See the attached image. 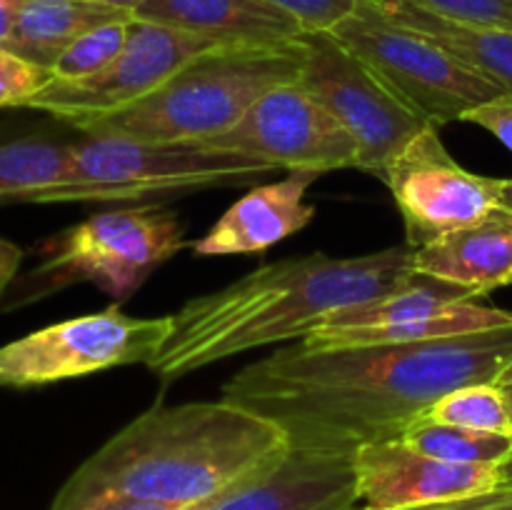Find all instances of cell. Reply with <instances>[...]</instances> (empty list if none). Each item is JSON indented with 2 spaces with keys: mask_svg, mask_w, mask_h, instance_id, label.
Wrapping results in <instances>:
<instances>
[{
  "mask_svg": "<svg viewBox=\"0 0 512 510\" xmlns=\"http://www.w3.org/2000/svg\"><path fill=\"white\" fill-rule=\"evenodd\" d=\"M405 225L413 250L458 230L485 223L498 205L495 180L465 170L445 148L438 125H425L383 180Z\"/></svg>",
  "mask_w": 512,
  "mask_h": 510,
  "instance_id": "cell-11",
  "label": "cell"
},
{
  "mask_svg": "<svg viewBox=\"0 0 512 510\" xmlns=\"http://www.w3.org/2000/svg\"><path fill=\"white\" fill-rule=\"evenodd\" d=\"M495 180V195H498V205L503 210L512 213V178H493Z\"/></svg>",
  "mask_w": 512,
  "mask_h": 510,
  "instance_id": "cell-32",
  "label": "cell"
},
{
  "mask_svg": "<svg viewBox=\"0 0 512 510\" xmlns=\"http://www.w3.org/2000/svg\"><path fill=\"white\" fill-rule=\"evenodd\" d=\"M273 165L205 143H153L83 135L70 143L68 170L35 203H150L210 188H238L273 175Z\"/></svg>",
  "mask_w": 512,
  "mask_h": 510,
  "instance_id": "cell-5",
  "label": "cell"
},
{
  "mask_svg": "<svg viewBox=\"0 0 512 510\" xmlns=\"http://www.w3.org/2000/svg\"><path fill=\"white\" fill-rule=\"evenodd\" d=\"M290 453L278 423L233 400L143 410L68 478L165 505L203 508L268 473Z\"/></svg>",
  "mask_w": 512,
  "mask_h": 510,
  "instance_id": "cell-3",
  "label": "cell"
},
{
  "mask_svg": "<svg viewBox=\"0 0 512 510\" xmlns=\"http://www.w3.org/2000/svg\"><path fill=\"white\" fill-rule=\"evenodd\" d=\"M218 45L200 35L133 15L128 40L108 68L75 83L50 78V83L25 108L45 110L78 130L88 120L138 103L185 63Z\"/></svg>",
  "mask_w": 512,
  "mask_h": 510,
  "instance_id": "cell-12",
  "label": "cell"
},
{
  "mask_svg": "<svg viewBox=\"0 0 512 510\" xmlns=\"http://www.w3.org/2000/svg\"><path fill=\"white\" fill-rule=\"evenodd\" d=\"M173 333V315L135 318L118 305L33 330L0 345V388H33L120 365H148Z\"/></svg>",
  "mask_w": 512,
  "mask_h": 510,
  "instance_id": "cell-8",
  "label": "cell"
},
{
  "mask_svg": "<svg viewBox=\"0 0 512 510\" xmlns=\"http://www.w3.org/2000/svg\"><path fill=\"white\" fill-rule=\"evenodd\" d=\"M375 5L390 20L443 45L448 53L512 95V30L453 23V20L438 18L410 5Z\"/></svg>",
  "mask_w": 512,
  "mask_h": 510,
  "instance_id": "cell-20",
  "label": "cell"
},
{
  "mask_svg": "<svg viewBox=\"0 0 512 510\" xmlns=\"http://www.w3.org/2000/svg\"><path fill=\"white\" fill-rule=\"evenodd\" d=\"M400 440L418 453L448 460V463L493 465L503 470L512 463V435L415 420Z\"/></svg>",
  "mask_w": 512,
  "mask_h": 510,
  "instance_id": "cell-22",
  "label": "cell"
},
{
  "mask_svg": "<svg viewBox=\"0 0 512 510\" xmlns=\"http://www.w3.org/2000/svg\"><path fill=\"white\" fill-rule=\"evenodd\" d=\"M508 383H512V363L503 370V375H500V380H498V385H508Z\"/></svg>",
  "mask_w": 512,
  "mask_h": 510,
  "instance_id": "cell-35",
  "label": "cell"
},
{
  "mask_svg": "<svg viewBox=\"0 0 512 510\" xmlns=\"http://www.w3.org/2000/svg\"><path fill=\"white\" fill-rule=\"evenodd\" d=\"M88 3H98V5H108V8H118V10H128L133 13L143 0H88Z\"/></svg>",
  "mask_w": 512,
  "mask_h": 510,
  "instance_id": "cell-34",
  "label": "cell"
},
{
  "mask_svg": "<svg viewBox=\"0 0 512 510\" xmlns=\"http://www.w3.org/2000/svg\"><path fill=\"white\" fill-rule=\"evenodd\" d=\"M512 363V325L425 343L310 350L285 345L220 390L285 430L293 450L353 455L403 438L433 403L463 385L498 383Z\"/></svg>",
  "mask_w": 512,
  "mask_h": 510,
  "instance_id": "cell-1",
  "label": "cell"
},
{
  "mask_svg": "<svg viewBox=\"0 0 512 510\" xmlns=\"http://www.w3.org/2000/svg\"><path fill=\"white\" fill-rule=\"evenodd\" d=\"M50 70L8 48H0V108H25L45 85Z\"/></svg>",
  "mask_w": 512,
  "mask_h": 510,
  "instance_id": "cell-26",
  "label": "cell"
},
{
  "mask_svg": "<svg viewBox=\"0 0 512 510\" xmlns=\"http://www.w3.org/2000/svg\"><path fill=\"white\" fill-rule=\"evenodd\" d=\"M70 143L53 138H15L0 143V205L35 203L68 170Z\"/></svg>",
  "mask_w": 512,
  "mask_h": 510,
  "instance_id": "cell-21",
  "label": "cell"
},
{
  "mask_svg": "<svg viewBox=\"0 0 512 510\" xmlns=\"http://www.w3.org/2000/svg\"><path fill=\"white\" fill-rule=\"evenodd\" d=\"M465 123H475L488 130V133H493L512 153V100H498V103L483 105V108L473 110Z\"/></svg>",
  "mask_w": 512,
  "mask_h": 510,
  "instance_id": "cell-30",
  "label": "cell"
},
{
  "mask_svg": "<svg viewBox=\"0 0 512 510\" xmlns=\"http://www.w3.org/2000/svg\"><path fill=\"white\" fill-rule=\"evenodd\" d=\"M303 25L305 33H330L358 10L360 0H265Z\"/></svg>",
  "mask_w": 512,
  "mask_h": 510,
  "instance_id": "cell-28",
  "label": "cell"
},
{
  "mask_svg": "<svg viewBox=\"0 0 512 510\" xmlns=\"http://www.w3.org/2000/svg\"><path fill=\"white\" fill-rule=\"evenodd\" d=\"M353 470L358 508L363 510L445 503L505 485L503 468L430 458L400 438L360 445L353 453Z\"/></svg>",
  "mask_w": 512,
  "mask_h": 510,
  "instance_id": "cell-14",
  "label": "cell"
},
{
  "mask_svg": "<svg viewBox=\"0 0 512 510\" xmlns=\"http://www.w3.org/2000/svg\"><path fill=\"white\" fill-rule=\"evenodd\" d=\"M213 505V503H210ZM203 508H185V505H165L153 503V500L130 498L123 493H110V490H85L65 483L60 493L55 495L50 510H205Z\"/></svg>",
  "mask_w": 512,
  "mask_h": 510,
  "instance_id": "cell-27",
  "label": "cell"
},
{
  "mask_svg": "<svg viewBox=\"0 0 512 510\" xmlns=\"http://www.w3.org/2000/svg\"><path fill=\"white\" fill-rule=\"evenodd\" d=\"M318 178V173H288L275 183L255 185L190 248L198 258L265 253L315 218V205L305 203V195Z\"/></svg>",
  "mask_w": 512,
  "mask_h": 510,
  "instance_id": "cell-15",
  "label": "cell"
},
{
  "mask_svg": "<svg viewBox=\"0 0 512 510\" xmlns=\"http://www.w3.org/2000/svg\"><path fill=\"white\" fill-rule=\"evenodd\" d=\"M370 3L410 5L453 23L512 30V0H370Z\"/></svg>",
  "mask_w": 512,
  "mask_h": 510,
  "instance_id": "cell-25",
  "label": "cell"
},
{
  "mask_svg": "<svg viewBox=\"0 0 512 510\" xmlns=\"http://www.w3.org/2000/svg\"><path fill=\"white\" fill-rule=\"evenodd\" d=\"M413 253L398 245L355 258L310 253L263 265L173 313V333L148 368L168 385L233 355L308 338L333 315L413 278Z\"/></svg>",
  "mask_w": 512,
  "mask_h": 510,
  "instance_id": "cell-2",
  "label": "cell"
},
{
  "mask_svg": "<svg viewBox=\"0 0 512 510\" xmlns=\"http://www.w3.org/2000/svg\"><path fill=\"white\" fill-rule=\"evenodd\" d=\"M512 325V310L478 303L470 290L415 273L370 303L333 315L300 343L310 350L425 343Z\"/></svg>",
  "mask_w": 512,
  "mask_h": 510,
  "instance_id": "cell-10",
  "label": "cell"
},
{
  "mask_svg": "<svg viewBox=\"0 0 512 510\" xmlns=\"http://www.w3.org/2000/svg\"><path fill=\"white\" fill-rule=\"evenodd\" d=\"M355 505L353 455L290 448L268 473L240 485L205 510H350Z\"/></svg>",
  "mask_w": 512,
  "mask_h": 510,
  "instance_id": "cell-16",
  "label": "cell"
},
{
  "mask_svg": "<svg viewBox=\"0 0 512 510\" xmlns=\"http://www.w3.org/2000/svg\"><path fill=\"white\" fill-rule=\"evenodd\" d=\"M420 420L458 428L483 430V433L512 435V415L503 385L478 383L450 390L448 395L433 403Z\"/></svg>",
  "mask_w": 512,
  "mask_h": 510,
  "instance_id": "cell-23",
  "label": "cell"
},
{
  "mask_svg": "<svg viewBox=\"0 0 512 510\" xmlns=\"http://www.w3.org/2000/svg\"><path fill=\"white\" fill-rule=\"evenodd\" d=\"M363 510V508H350ZM398 510H512V485L505 483L500 488L488 490V493L470 495V498L460 500H445V503H430V505H413V508H398Z\"/></svg>",
  "mask_w": 512,
  "mask_h": 510,
  "instance_id": "cell-29",
  "label": "cell"
},
{
  "mask_svg": "<svg viewBox=\"0 0 512 510\" xmlns=\"http://www.w3.org/2000/svg\"><path fill=\"white\" fill-rule=\"evenodd\" d=\"M505 483L512 485V465H508V468H505Z\"/></svg>",
  "mask_w": 512,
  "mask_h": 510,
  "instance_id": "cell-37",
  "label": "cell"
},
{
  "mask_svg": "<svg viewBox=\"0 0 512 510\" xmlns=\"http://www.w3.org/2000/svg\"><path fill=\"white\" fill-rule=\"evenodd\" d=\"M298 83L348 130L358 148V170L385 180L400 150L425 128L383 80L333 33H303Z\"/></svg>",
  "mask_w": 512,
  "mask_h": 510,
  "instance_id": "cell-9",
  "label": "cell"
},
{
  "mask_svg": "<svg viewBox=\"0 0 512 510\" xmlns=\"http://www.w3.org/2000/svg\"><path fill=\"white\" fill-rule=\"evenodd\" d=\"M183 248V223L160 205H130L90 215L50 240L45 260L30 273L33 288L23 303L73 283H93L120 305Z\"/></svg>",
  "mask_w": 512,
  "mask_h": 510,
  "instance_id": "cell-7",
  "label": "cell"
},
{
  "mask_svg": "<svg viewBox=\"0 0 512 510\" xmlns=\"http://www.w3.org/2000/svg\"><path fill=\"white\" fill-rule=\"evenodd\" d=\"M133 15L220 45H280L305 33L298 20L265 0H143Z\"/></svg>",
  "mask_w": 512,
  "mask_h": 510,
  "instance_id": "cell-17",
  "label": "cell"
},
{
  "mask_svg": "<svg viewBox=\"0 0 512 510\" xmlns=\"http://www.w3.org/2000/svg\"><path fill=\"white\" fill-rule=\"evenodd\" d=\"M503 390H505V398H508V408H510V415H512V383L503 385ZM510 465H512V463H510Z\"/></svg>",
  "mask_w": 512,
  "mask_h": 510,
  "instance_id": "cell-36",
  "label": "cell"
},
{
  "mask_svg": "<svg viewBox=\"0 0 512 510\" xmlns=\"http://www.w3.org/2000/svg\"><path fill=\"white\" fill-rule=\"evenodd\" d=\"M20 260H23V250L15 243H10V240L0 238V298H3L8 285L18 275Z\"/></svg>",
  "mask_w": 512,
  "mask_h": 510,
  "instance_id": "cell-31",
  "label": "cell"
},
{
  "mask_svg": "<svg viewBox=\"0 0 512 510\" xmlns=\"http://www.w3.org/2000/svg\"><path fill=\"white\" fill-rule=\"evenodd\" d=\"M300 38L280 45L210 48L138 103L88 120L78 130L153 143H203L223 135L268 90L300 78L305 58Z\"/></svg>",
  "mask_w": 512,
  "mask_h": 510,
  "instance_id": "cell-4",
  "label": "cell"
},
{
  "mask_svg": "<svg viewBox=\"0 0 512 510\" xmlns=\"http://www.w3.org/2000/svg\"><path fill=\"white\" fill-rule=\"evenodd\" d=\"M10 10L13 23L5 48L48 70L85 30L133 15L88 0H10Z\"/></svg>",
  "mask_w": 512,
  "mask_h": 510,
  "instance_id": "cell-19",
  "label": "cell"
},
{
  "mask_svg": "<svg viewBox=\"0 0 512 510\" xmlns=\"http://www.w3.org/2000/svg\"><path fill=\"white\" fill-rule=\"evenodd\" d=\"M413 268L475 298L512 285V213L498 208L485 223L423 245L413 253Z\"/></svg>",
  "mask_w": 512,
  "mask_h": 510,
  "instance_id": "cell-18",
  "label": "cell"
},
{
  "mask_svg": "<svg viewBox=\"0 0 512 510\" xmlns=\"http://www.w3.org/2000/svg\"><path fill=\"white\" fill-rule=\"evenodd\" d=\"M130 18L133 15L108 20V23L95 25V28L85 30L80 38H75L50 68L53 80L75 83V80L93 78L100 70L108 68L128 40Z\"/></svg>",
  "mask_w": 512,
  "mask_h": 510,
  "instance_id": "cell-24",
  "label": "cell"
},
{
  "mask_svg": "<svg viewBox=\"0 0 512 510\" xmlns=\"http://www.w3.org/2000/svg\"><path fill=\"white\" fill-rule=\"evenodd\" d=\"M330 33L358 55L390 93L438 128L468 120L473 110L488 103L512 100L508 90L443 45L390 20L370 0H360L358 10Z\"/></svg>",
  "mask_w": 512,
  "mask_h": 510,
  "instance_id": "cell-6",
  "label": "cell"
},
{
  "mask_svg": "<svg viewBox=\"0 0 512 510\" xmlns=\"http://www.w3.org/2000/svg\"><path fill=\"white\" fill-rule=\"evenodd\" d=\"M10 23H13V10H10V0H0V48H5V45H8Z\"/></svg>",
  "mask_w": 512,
  "mask_h": 510,
  "instance_id": "cell-33",
  "label": "cell"
},
{
  "mask_svg": "<svg viewBox=\"0 0 512 510\" xmlns=\"http://www.w3.org/2000/svg\"><path fill=\"white\" fill-rule=\"evenodd\" d=\"M208 148L243 153L288 173L358 168V148L348 130L298 83L275 85Z\"/></svg>",
  "mask_w": 512,
  "mask_h": 510,
  "instance_id": "cell-13",
  "label": "cell"
}]
</instances>
